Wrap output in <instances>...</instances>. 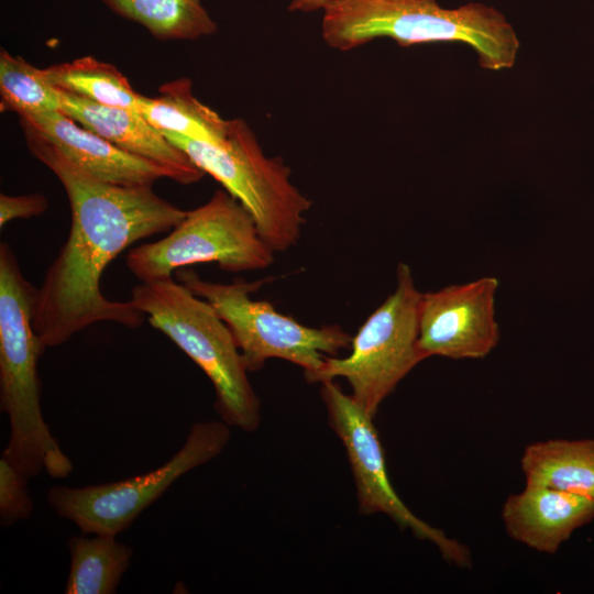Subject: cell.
<instances>
[{"mask_svg":"<svg viewBox=\"0 0 594 594\" xmlns=\"http://www.w3.org/2000/svg\"><path fill=\"white\" fill-rule=\"evenodd\" d=\"M36 294L11 246L1 242L0 407L10 421L2 457L29 479L42 471L64 479L74 466L51 433L41 408L37 363L46 348L33 327Z\"/></svg>","mask_w":594,"mask_h":594,"instance_id":"3","label":"cell"},{"mask_svg":"<svg viewBox=\"0 0 594 594\" xmlns=\"http://www.w3.org/2000/svg\"><path fill=\"white\" fill-rule=\"evenodd\" d=\"M508 536L538 552L554 554L579 528L594 519V499L541 485L526 484L502 508Z\"/></svg>","mask_w":594,"mask_h":594,"instance_id":"14","label":"cell"},{"mask_svg":"<svg viewBox=\"0 0 594 594\" xmlns=\"http://www.w3.org/2000/svg\"><path fill=\"white\" fill-rule=\"evenodd\" d=\"M493 276L421 295L418 346L424 359H483L499 341Z\"/></svg>","mask_w":594,"mask_h":594,"instance_id":"11","label":"cell"},{"mask_svg":"<svg viewBox=\"0 0 594 594\" xmlns=\"http://www.w3.org/2000/svg\"><path fill=\"white\" fill-rule=\"evenodd\" d=\"M321 11L322 40L341 52L378 37L404 47L463 43L483 68L498 72L514 66L520 47L504 14L480 2L448 9L436 0H329Z\"/></svg>","mask_w":594,"mask_h":594,"instance_id":"2","label":"cell"},{"mask_svg":"<svg viewBox=\"0 0 594 594\" xmlns=\"http://www.w3.org/2000/svg\"><path fill=\"white\" fill-rule=\"evenodd\" d=\"M179 283L207 300L226 322L246 370L258 371L268 359H282L300 366L304 375L320 369L327 355L351 345L352 337L339 326L311 328L276 311L266 300H253L263 280L220 284L204 280L196 272L179 268Z\"/></svg>","mask_w":594,"mask_h":594,"instance_id":"8","label":"cell"},{"mask_svg":"<svg viewBox=\"0 0 594 594\" xmlns=\"http://www.w3.org/2000/svg\"><path fill=\"white\" fill-rule=\"evenodd\" d=\"M57 90L61 111L84 128L128 153L167 168L179 184L190 185L204 177L205 173L140 111L98 105Z\"/></svg>","mask_w":594,"mask_h":594,"instance_id":"13","label":"cell"},{"mask_svg":"<svg viewBox=\"0 0 594 594\" xmlns=\"http://www.w3.org/2000/svg\"><path fill=\"white\" fill-rule=\"evenodd\" d=\"M65 157L91 176L123 186H152L160 178L173 179L165 167L135 156L84 128L63 111L20 118Z\"/></svg>","mask_w":594,"mask_h":594,"instance_id":"12","label":"cell"},{"mask_svg":"<svg viewBox=\"0 0 594 594\" xmlns=\"http://www.w3.org/2000/svg\"><path fill=\"white\" fill-rule=\"evenodd\" d=\"M53 87L98 105L140 110L142 95L113 65L92 56L41 68Z\"/></svg>","mask_w":594,"mask_h":594,"instance_id":"18","label":"cell"},{"mask_svg":"<svg viewBox=\"0 0 594 594\" xmlns=\"http://www.w3.org/2000/svg\"><path fill=\"white\" fill-rule=\"evenodd\" d=\"M321 384L320 394L329 425L342 441L348 454L356 488L359 513L385 514L400 529H408L415 537L433 543L448 563L461 568L471 566L472 559L468 547L417 517L395 492L373 418L333 380Z\"/></svg>","mask_w":594,"mask_h":594,"instance_id":"10","label":"cell"},{"mask_svg":"<svg viewBox=\"0 0 594 594\" xmlns=\"http://www.w3.org/2000/svg\"><path fill=\"white\" fill-rule=\"evenodd\" d=\"M329 0H290L288 10L290 12L310 13L321 11Z\"/></svg>","mask_w":594,"mask_h":594,"instance_id":"23","label":"cell"},{"mask_svg":"<svg viewBox=\"0 0 594 594\" xmlns=\"http://www.w3.org/2000/svg\"><path fill=\"white\" fill-rule=\"evenodd\" d=\"M1 111H13L20 118L61 110L58 90L42 76L41 68L21 56L0 53Z\"/></svg>","mask_w":594,"mask_h":594,"instance_id":"20","label":"cell"},{"mask_svg":"<svg viewBox=\"0 0 594 594\" xmlns=\"http://www.w3.org/2000/svg\"><path fill=\"white\" fill-rule=\"evenodd\" d=\"M520 465L526 484L594 499V439H550L526 447Z\"/></svg>","mask_w":594,"mask_h":594,"instance_id":"15","label":"cell"},{"mask_svg":"<svg viewBox=\"0 0 594 594\" xmlns=\"http://www.w3.org/2000/svg\"><path fill=\"white\" fill-rule=\"evenodd\" d=\"M421 295L410 267L399 263L397 286L362 324L346 358L326 356L309 383L346 380L351 396L372 418L399 382L425 359L418 346Z\"/></svg>","mask_w":594,"mask_h":594,"instance_id":"6","label":"cell"},{"mask_svg":"<svg viewBox=\"0 0 594 594\" xmlns=\"http://www.w3.org/2000/svg\"><path fill=\"white\" fill-rule=\"evenodd\" d=\"M158 92L153 98L142 96L139 110L154 128L216 145L224 142L229 120L194 96L189 79L166 82Z\"/></svg>","mask_w":594,"mask_h":594,"instance_id":"16","label":"cell"},{"mask_svg":"<svg viewBox=\"0 0 594 594\" xmlns=\"http://www.w3.org/2000/svg\"><path fill=\"white\" fill-rule=\"evenodd\" d=\"M162 133L242 204L274 252L297 243L311 201L292 183L284 161L265 155L243 119L229 120L227 139L219 145Z\"/></svg>","mask_w":594,"mask_h":594,"instance_id":"5","label":"cell"},{"mask_svg":"<svg viewBox=\"0 0 594 594\" xmlns=\"http://www.w3.org/2000/svg\"><path fill=\"white\" fill-rule=\"evenodd\" d=\"M116 14L162 41L197 40L217 32L201 0H102Z\"/></svg>","mask_w":594,"mask_h":594,"instance_id":"19","label":"cell"},{"mask_svg":"<svg viewBox=\"0 0 594 594\" xmlns=\"http://www.w3.org/2000/svg\"><path fill=\"white\" fill-rule=\"evenodd\" d=\"M48 208V200L38 193L10 196L0 195V227L15 219H30L43 215Z\"/></svg>","mask_w":594,"mask_h":594,"instance_id":"22","label":"cell"},{"mask_svg":"<svg viewBox=\"0 0 594 594\" xmlns=\"http://www.w3.org/2000/svg\"><path fill=\"white\" fill-rule=\"evenodd\" d=\"M26 144L62 183L70 205L68 238L37 288L33 327L45 348L57 346L98 322L140 327L134 304L101 292L106 267L128 246L172 230L187 211L156 195L152 186L102 182L65 157L25 123Z\"/></svg>","mask_w":594,"mask_h":594,"instance_id":"1","label":"cell"},{"mask_svg":"<svg viewBox=\"0 0 594 594\" xmlns=\"http://www.w3.org/2000/svg\"><path fill=\"white\" fill-rule=\"evenodd\" d=\"M28 480L7 459H0V521L9 527L26 519L33 512V502L28 492Z\"/></svg>","mask_w":594,"mask_h":594,"instance_id":"21","label":"cell"},{"mask_svg":"<svg viewBox=\"0 0 594 594\" xmlns=\"http://www.w3.org/2000/svg\"><path fill=\"white\" fill-rule=\"evenodd\" d=\"M274 253L250 212L219 189L187 211L169 234L130 250L125 264L140 282H150L200 263H217L231 273L263 270L273 263Z\"/></svg>","mask_w":594,"mask_h":594,"instance_id":"7","label":"cell"},{"mask_svg":"<svg viewBox=\"0 0 594 594\" xmlns=\"http://www.w3.org/2000/svg\"><path fill=\"white\" fill-rule=\"evenodd\" d=\"M66 594H112L130 565L133 549L116 536L72 537Z\"/></svg>","mask_w":594,"mask_h":594,"instance_id":"17","label":"cell"},{"mask_svg":"<svg viewBox=\"0 0 594 594\" xmlns=\"http://www.w3.org/2000/svg\"><path fill=\"white\" fill-rule=\"evenodd\" d=\"M229 440L230 429L224 421L196 422L184 446L161 466L118 482L84 487L55 486L47 493L48 504L84 534L117 536L175 481L220 454Z\"/></svg>","mask_w":594,"mask_h":594,"instance_id":"9","label":"cell"},{"mask_svg":"<svg viewBox=\"0 0 594 594\" xmlns=\"http://www.w3.org/2000/svg\"><path fill=\"white\" fill-rule=\"evenodd\" d=\"M130 300L211 381L222 421L255 431L261 424L260 398L230 329L213 307L172 276L140 282Z\"/></svg>","mask_w":594,"mask_h":594,"instance_id":"4","label":"cell"}]
</instances>
